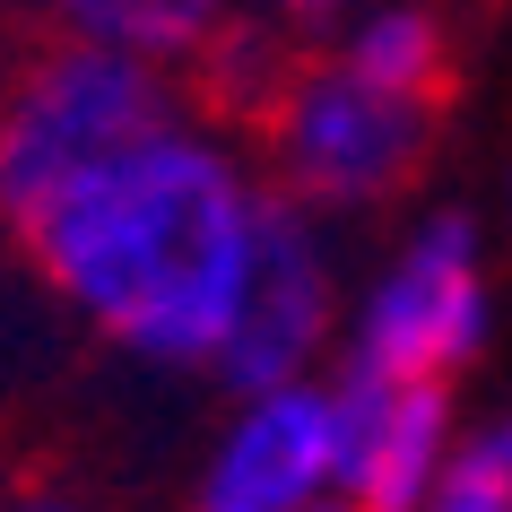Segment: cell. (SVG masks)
<instances>
[{"instance_id": "1", "label": "cell", "mask_w": 512, "mask_h": 512, "mask_svg": "<svg viewBox=\"0 0 512 512\" xmlns=\"http://www.w3.org/2000/svg\"><path fill=\"white\" fill-rule=\"evenodd\" d=\"M252 217H261V191L235 174V157L165 122L113 148L105 165H87L70 191H53L18 243L122 348L209 365L243 304Z\"/></svg>"}, {"instance_id": "2", "label": "cell", "mask_w": 512, "mask_h": 512, "mask_svg": "<svg viewBox=\"0 0 512 512\" xmlns=\"http://www.w3.org/2000/svg\"><path fill=\"white\" fill-rule=\"evenodd\" d=\"M165 122H174V87L148 70V53L87 44V35L44 44L0 96V226L27 235L53 191H70L87 165H105L113 148Z\"/></svg>"}, {"instance_id": "3", "label": "cell", "mask_w": 512, "mask_h": 512, "mask_svg": "<svg viewBox=\"0 0 512 512\" xmlns=\"http://www.w3.org/2000/svg\"><path fill=\"white\" fill-rule=\"evenodd\" d=\"M243 131H261L270 174L287 200H391L426 174L434 157V105H408L391 87H374L356 61H287V79L270 87V105Z\"/></svg>"}, {"instance_id": "4", "label": "cell", "mask_w": 512, "mask_h": 512, "mask_svg": "<svg viewBox=\"0 0 512 512\" xmlns=\"http://www.w3.org/2000/svg\"><path fill=\"white\" fill-rule=\"evenodd\" d=\"M330 330V270L322 243L304 235V200L287 191H261V217H252V270H243V304L226 339H217V382L226 391H278V382H304L313 348Z\"/></svg>"}, {"instance_id": "5", "label": "cell", "mask_w": 512, "mask_h": 512, "mask_svg": "<svg viewBox=\"0 0 512 512\" xmlns=\"http://www.w3.org/2000/svg\"><path fill=\"white\" fill-rule=\"evenodd\" d=\"M486 330V287H478V235L469 217H434L408 243V261L374 287L356 322V365L391 382H443Z\"/></svg>"}, {"instance_id": "6", "label": "cell", "mask_w": 512, "mask_h": 512, "mask_svg": "<svg viewBox=\"0 0 512 512\" xmlns=\"http://www.w3.org/2000/svg\"><path fill=\"white\" fill-rule=\"evenodd\" d=\"M322 486H330V391L278 382V391H252L243 417L226 426L209 478H200V512H304Z\"/></svg>"}, {"instance_id": "7", "label": "cell", "mask_w": 512, "mask_h": 512, "mask_svg": "<svg viewBox=\"0 0 512 512\" xmlns=\"http://www.w3.org/2000/svg\"><path fill=\"white\" fill-rule=\"evenodd\" d=\"M443 443H452V400H443V382H391V408H382L374 443L356 452L348 486L365 512H426L434 478H443Z\"/></svg>"}, {"instance_id": "8", "label": "cell", "mask_w": 512, "mask_h": 512, "mask_svg": "<svg viewBox=\"0 0 512 512\" xmlns=\"http://www.w3.org/2000/svg\"><path fill=\"white\" fill-rule=\"evenodd\" d=\"M44 18L61 35H87V44H122V53H200L226 18V0H44Z\"/></svg>"}, {"instance_id": "9", "label": "cell", "mask_w": 512, "mask_h": 512, "mask_svg": "<svg viewBox=\"0 0 512 512\" xmlns=\"http://www.w3.org/2000/svg\"><path fill=\"white\" fill-rule=\"evenodd\" d=\"M348 61L365 70L374 87H391V96H408V105H443L460 79V61H452V35L434 27L426 9H382L374 27H356Z\"/></svg>"}, {"instance_id": "10", "label": "cell", "mask_w": 512, "mask_h": 512, "mask_svg": "<svg viewBox=\"0 0 512 512\" xmlns=\"http://www.w3.org/2000/svg\"><path fill=\"white\" fill-rule=\"evenodd\" d=\"M426 512H512V426L478 434L469 452L443 460V478H434Z\"/></svg>"}, {"instance_id": "11", "label": "cell", "mask_w": 512, "mask_h": 512, "mask_svg": "<svg viewBox=\"0 0 512 512\" xmlns=\"http://www.w3.org/2000/svg\"><path fill=\"white\" fill-rule=\"evenodd\" d=\"M304 512H365V504H356L348 486H322V495H313V504H304Z\"/></svg>"}, {"instance_id": "12", "label": "cell", "mask_w": 512, "mask_h": 512, "mask_svg": "<svg viewBox=\"0 0 512 512\" xmlns=\"http://www.w3.org/2000/svg\"><path fill=\"white\" fill-rule=\"evenodd\" d=\"M278 9H287V18H322L330 0H278Z\"/></svg>"}, {"instance_id": "13", "label": "cell", "mask_w": 512, "mask_h": 512, "mask_svg": "<svg viewBox=\"0 0 512 512\" xmlns=\"http://www.w3.org/2000/svg\"><path fill=\"white\" fill-rule=\"evenodd\" d=\"M27 512H70V504H27Z\"/></svg>"}]
</instances>
